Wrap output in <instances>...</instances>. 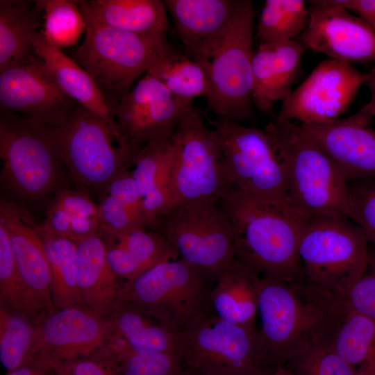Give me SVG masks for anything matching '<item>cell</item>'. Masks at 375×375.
I'll return each mask as SVG.
<instances>
[{
  "label": "cell",
  "mask_w": 375,
  "mask_h": 375,
  "mask_svg": "<svg viewBox=\"0 0 375 375\" xmlns=\"http://www.w3.org/2000/svg\"><path fill=\"white\" fill-rule=\"evenodd\" d=\"M218 205L231 226L236 260L263 278L304 283L299 244L310 219L288 203L235 188Z\"/></svg>",
  "instance_id": "obj_1"
},
{
  "label": "cell",
  "mask_w": 375,
  "mask_h": 375,
  "mask_svg": "<svg viewBox=\"0 0 375 375\" xmlns=\"http://www.w3.org/2000/svg\"><path fill=\"white\" fill-rule=\"evenodd\" d=\"M336 301L306 283L261 278L257 328L263 369L272 372L312 340L325 334Z\"/></svg>",
  "instance_id": "obj_2"
},
{
  "label": "cell",
  "mask_w": 375,
  "mask_h": 375,
  "mask_svg": "<svg viewBox=\"0 0 375 375\" xmlns=\"http://www.w3.org/2000/svg\"><path fill=\"white\" fill-rule=\"evenodd\" d=\"M265 128L285 159L290 204L308 219L318 217L349 219L348 181L301 124L274 120Z\"/></svg>",
  "instance_id": "obj_3"
},
{
  "label": "cell",
  "mask_w": 375,
  "mask_h": 375,
  "mask_svg": "<svg viewBox=\"0 0 375 375\" xmlns=\"http://www.w3.org/2000/svg\"><path fill=\"white\" fill-rule=\"evenodd\" d=\"M80 8L86 29L72 58L93 78L113 115L136 78L174 48L167 37L148 38L123 31L99 22Z\"/></svg>",
  "instance_id": "obj_4"
},
{
  "label": "cell",
  "mask_w": 375,
  "mask_h": 375,
  "mask_svg": "<svg viewBox=\"0 0 375 375\" xmlns=\"http://www.w3.org/2000/svg\"><path fill=\"white\" fill-rule=\"evenodd\" d=\"M255 12L252 1H239L225 29L192 58L208 73L206 99L220 119L240 122L252 114V60Z\"/></svg>",
  "instance_id": "obj_5"
},
{
  "label": "cell",
  "mask_w": 375,
  "mask_h": 375,
  "mask_svg": "<svg viewBox=\"0 0 375 375\" xmlns=\"http://www.w3.org/2000/svg\"><path fill=\"white\" fill-rule=\"evenodd\" d=\"M52 131L77 189L88 194H101L117 176L133 166L142 147L80 105Z\"/></svg>",
  "instance_id": "obj_6"
},
{
  "label": "cell",
  "mask_w": 375,
  "mask_h": 375,
  "mask_svg": "<svg viewBox=\"0 0 375 375\" xmlns=\"http://www.w3.org/2000/svg\"><path fill=\"white\" fill-rule=\"evenodd\" d=\"M369 244L362 229L349 219H310L299 244L304 283L332 299L344 300L367 268Z\"/></svg>",
  "instance_id": "obj_7"
},
{
  "label": "cell",
  "mask_w": 375,
  "mask_h": 375,
  "mask_svg": "<svg viewBox=\"0 0 375 375\" xmlns=\"http://www.w3.org/2000/svg\"><path fill=\"white\" fill-rule=\"evenodd\" d=\"M1 183L13 195L35 201L56 192L64 166L52 127L1 110Z\"/></svg>",
  "instance_id": "obj_8"
},
{
  "label": "cell",
  "mask_w": 375,
  "mask_h": 375,
  "mask_svg": "<svg viewBox=\"0 0 375 375\" xmlns=\"http://www.w3.org/2000/svg\"><path fill=\"white\" fill-rule=\"evenodd\" d=\"M209 282L187 262L173 259L124 281L119 299L178 333L209 310Z\"/></svg>",
  "instance_id": "obj_9"
},
{
  "label": "cell",
  "mask_w": 375,
  "mask_h": 375,
  "mask_svg": "<svg viewBox=\"0 0 375 375\" xmlns=\"http://www.w3.org/2000/svg\"><path fill=\"white\" fill-rule=\"evenodd\" d=\"M171 142L172 209L197 202L218 203L231 188L222 147L218 133L206 126L197 107L181 119Z\"/></svg>",
  "instance_id": "obj_10"
},
{
  "label": "cell",
  "mask_w": 375,
  "mask_h": 375,
  "mask_svg": "<svg viewBox=\"0 0 375 375\" xmlns=\"http://www.w3.org/2000/svg\"><path fill=\"white\" fill-rule=\"evenodd\" d=\"M213 125L220 138L231 188L290 203L286 162L272 134L266 128L222 119Z\"/></svg>",
  "instance_id": "obj_11"
},
{
  "label": "cell",
  "mask_w": 375,
  "mask_h": 375,
  "mask_svg": "<svg viewBox=\"0 0 375 375\" xmlns=\"http://www.w3.org/2000/svg\"><path fill=\"white\" fill-rule=\"evenodd\" d=\"M217 203L176 207L160 219L158 230L179 259L213 282L235 260L231 226Z\"/></svg>",
  "instance_id": "obj_12"
},
{
  "label": "cell",
  "mask_w": 375,
  "mask_h": 375,
  "mask_svg": "<svg viewBox=\"0 0 375 375\" xmlns=\"http://www.w3.org/2000/svg\"><path fill=\"white\" fill-rule=\"evenodd\" d=\"M175 355L185 372L221 369L270 373L261 364L257 328L226 322L210 308L177 333Z\"/></svg>",
  "instance_id": "obj_13"
},
{
  "label": "cell",
  "mask_w": 375,
  "mask_h": 375,
  "mask_svg": "<svg viewBox=\"0 0 375 375\" xmlns=\"http://www.w3.org/2000/svg\"><path fill=\"white\" fill-rule=\"evenodd\" d=\"M371 76V72H361L350 63L326 59L282 102L275 120L308 124L338 119Z\"/></svg>",
  "instance_id": "obj_14"
},
{
  "label": "cell",
  "mask_w": 375,
  "mask_h": 375,
  "mask_svg": "<svg viewBox=\"0 0 375 375\" xmlns=\"http://www.w3.org/2000/svg\"><path fill=\"white\" fill-rule=\"evenodd\" d=\"M34 324L28 362L35 360L50 367L91 356L108 344L115 333L111 319L85 306L54 310Z\"/></svg>",
  "instance_id": "obj_15"
},
{
  "label": "cell",
  "mask_w": 375,
  "mask_h": 375,
  "mask_svg": "<svg viewBox=\"0 0 375 375\" xmlns=\"http://www.w3.org/2000/svg\"><path fill=\"white\" fill-rule=\"evenodd\" d=\"M192 101L174 96L149 73L120 101L113 117L122 134L142 147L151 141L171 139L184 115L194 107Z\"/></svg>",
  "instance_id": "obj_16"
},
{
  "label": "cell",
  "mask_w": 375,
  "mask_h": 375,
  "mask_svg": "<svg viewBox=\"0 0 375 375\" xmlns=\"http://www.w3.org/2000/svg\"><path fill=\"white\" fill-rule=\"evenodd\" d=\"M308 25L297 38L305 48L328 58L351 62H375V33L336 0L308 3Z\"/></svg>",
  "instance_id": "obj_17"
},
{
  "label": "cell",
  "mask_w": 375,
  "mask_h": 375,
  "mask_svg": "<svg viewBox=\"0 0 375 375\" xmlns=\"http://www.w3.org/2000/svg\"><path fill=\"white\" fill-rule=\"evenodd\" d=\"M78 105L59 89L36 55L0 72L1 110L55 127L62 124Z\"/></svg>",
  "instance_id": "obj_18"
},
{
  "label": "cell",
  "mask_w": 375,
  "mask_h": 375,
  "mask_svg": "<svg viewBox=\"0 0 375 375\" xmlns=\"http://www.w3.org/2000/svg\"><path fill=\"white\" fill-rule=\"evenodd\" d=\"M374 116L364 106L356 114L319 124H301L349 182L375 180Z\"/></svg>",
  "instance_id": "obj_19"
},
{
  "label": "cell",
  "mask_w": 375,
  "mask_h": 375,
  "mask_svg": "<svg viewBox=\"0 0 375 375\" xmlns=\"http://www.w3.org/2000/svg\"><path fill=\"white\" fill-rule=\"evenodd\" d=\"M0 224L7 231L19 272L40 318L55 309L51 268L36 224L18 205L4 198L0 201Z\"/></svg>",
  "instance_id": "obj_20"
},
{
  "label": "cell",
  "mask_w": 375,
  "mask_h": 375,
  "mask_svg": "<svg viewBox=\"0 0 375 375\" xmlns=\"http://www.w3.org/2000/svg\"><path fill=\"white\" fill-rule=\"evenodd\" d=\"M305 49L297 40L260 44L252 60V103L259 110L271 113L290 96Z\"/></svg>",
  "instance_id": "obj_21"
},
{
  "label": "cell",
  "mask_w": 375,
  "mask_h": 375,
  "mask_svg": "<svg viewBox=\"0 0 375 375\" xmlns=\"http://www.w3.org/2000/svg\"><path fill=\"white\" fill-rule=\"evenodd\" d=\"M174 156L171 139L151 141L142 147L133 166V176L149 228L158 230L160 219L172 210Z\"/></svg>",
  "instance_id": "obj_22"
},
{
  "label": "cell",
  "mask_w": 375,
  "mask_h": 375,
  "mask_svg": "<svg viewBox=\"0 0 375 375\" xmlns=\"http://www.w3.org/2000/svg\"><path fill=\"white\" fill-rule=\"evenodd\" d=\"M185 54L192 58L227 26L238 7L233 0H165Z\"/></svg>",
  "instance_id": "obj_23"
},
{
  "label": "cell",
  "mask_w": 375,
  "mask_h": 375,
  "mask_svg": "<svg viewBox=\"0 0 375 375\" xmlns=\"http://www.w3.org/2000/svg\"><path fill=\"white\" fill-rule=\"evenodd\" d=\"M33 47L35 55L42 60L53 81L64 94L101 117L115 131L120 132L100 89L79 64L61 49L49 45L40 31L33 40Z\"/></svg>",
  "instance_id": "obj_24"
},
{
  "label": "cell",
  "mask_w": 375,
  "mask_h": 375,
  "mask_svg": "<svg viewBox=\"0 0 375 375\" xmlns=\"http://www.w3.org/2000/svg\"><path fill=\"white\" fill-rule=\"evenodd\" d=\"M78 284L85 306L109 318L119 301V277L107 259L106 244L99 234L76 243Z\"/></svg>",
  "instance_id": "obj_25"
},
{
  "label": "cell",
  "mask_w": 375,
  "mask_h": 375,
  "mask_svg": "<svg viewBox=\"0 0 375 375\" xmlns=\"http://www.w3.org/2000/svg\"><path fill=\"white\" fill-rule=\"evenodd\" d=\"M260 279L235 259L210 288V310L226 322L256 330Z\"/></svg>",
  "instance_id": "obj_26"
},
{
  "label": "cell",
  "mask_w": 375,
  "mask_h": 375,
  "mask_svg": "<svg viewBox=\"0 0 375 375\" xmlns=\"http://www.w3.org/2000/svg\"><path fill=\"white\" fill-rule=\"evenodd\" d=\"M325 336L335 352L364 375H375V322L338 301Z\"/></svg>",
  "instance_id": "obj_27"
},
{
  "label": "cell",
  "mask_w": 375,
  "mask_h": 375,
  "mask_svg": "<svg viewBox=\"0 0 375 375\" xmlns=\"http://www.w3.org/2000/svg\"><path fill=\"white\" fill-rule=\"evenodd\" d=\"M80 7L99 22L148 38H166L168 19L160 0H78Z\"/></svg>",
  "instance_id": "obj_28"
},
{
  "label": "cell",
  "mask_w": 375,
  "mask_h": 375,
  "mask_svg": "<svg viewBox=\"0 0 375 375\" xmlns=\"http://www.w3.org/2000/svg\"><path fill=\"white\" fill-rule=\"evenodd\" d=\"M43 24L35 1H0V72L35 56L33 40Z\"/></svg>",
  "instance_id": "obj_29"
},
{
  "label": "cell",
  "mask_w": 375,
  "mask_h": 375,
  "mask_svg": "<svg viewBox=\"0 0 375 375\" xmlns=\"http://www.w3.org/2000/svg\"><path fill=\"white\" fill-rule=\"evenodd\" d=\"M43 226L76 243L100 235L98 204L78 189H58L49 203Z\"/></svg>",
  "instance_id": "obj_30"
},
{
  "label": "cell",
  "mask_w": 375,
  "mask_h": 375,
  "mask_svg": "<svg viewBox=\"0 0 375 375\" xmlns=\"http://www.w3.org/2000/svg\"><path fill=\"white\" fill-rule=\"evenodd\" d=\"M51 272V298L55 310L85 306L78 284L77 246L42 224L36 225ZM86 307V306H85Z\"/></svg>",
  "instance_id": "obj_31"
},
{
  "label": "cell",
  "mask_w": 375,
  "mask_h": 375,
  "mask_svg": "<svg viewBox=\"0 0 375 375\" xmlns=\"http://www.w3.org/2000/svg\"><path fill=\"white\" fill-rule=\"evenodd\" d=\"M116 333L135 351L176 353L177 333L119 299L109 317ZM176 356V355H175Z\"/></svg>",
  "instance_id": "obj_32"
},
{
  "label": "cell",
  "mask_w": 375,
  "mask_h": 375,
  "mask_svg": "<svg viewBox=\"0 0 375 375\" xmlns=\"http://www.w3.org/2000/svg\"><path fill=\"white\" fill-rule=\"evenodd\" d=\"M147 73L156 77L180 99L193 101L198 97L207 99L210 94L206 67L175 49L162 56Z\"/></svg>",
  "instance_id": "obj_33"
},
{
  "label": "cell",
  "mask_w": 375,
  "mask_h": 375,
  "mask_svg": "<svg viewBox=\"0 0 375 375\" xmlns=\"http://www.w3.org/2000/svg\"><path fill=\"white\" fill-rule=\"evenodd\" d=\"M308 3L303 0H266L256 27L260 44L297 38L309 21Z\"/></svg>",
  "instance_id": "obj_34"
},
{
  "label": "cell",
  "mask_w": 375,
  "mask_h": 375,
  "mask_svg": "<svg viewBox=\"0 0 375 375\" xmlns=\"http://www.w3.org/2000/svg\"><path fill=\"white\" fill-rule=\"evenodd\" d=\"M92 358L115 369L118 375H185L177 357L169 353L105 347Z\"/></svg>",
  "instance_id": "obj_35"
},
{
  "label": "cell",
  "mask_w": 375,
  "mask_h": 375,
  "mask_svg": "<svg viewBox=\"0 0 375 375\" xmlns=\"http://www.w3.org/2000/svg\"><path fill=\"white\" fill-rule=\"evenodd\" d=\"M43 14L40 33L51 46L61 49L75 45L85 32L84 15L74 0H36Z\"/></svg>",
  "instance_id": "obj_36"
},
{
  "label": "cell",
  "mask_w": 375,
  "mask_h": 375,
  "mask_svg": "<svg viewBox=\"0 0 375 375\" xmlns=\"http://www.w3.org/2000/svg\"><path fill=\"white\" fill-rule=\"evenodd\" d=\"M35 334L34 322L0 306V360L11 371L28 362Z\"/></svg>",
  "instance_id": "obj_37"
},
{
  "label": "cell",
  "mask_w": 375,
  "mask_h": 375,
  "mask_svg": "<svg viewBox=\"0 0 375 375\" xmlns=\"http://www.w3.org/2000/svg\"><path fill=\"white\" fill-rule=\"evenodd\" d=\"M284 366L295 375H364L335 352L325 334L302 347Z\"/></svg>",
  "instance_id": "obj_38"
},
{
  "label": "cell",
  "mask_w": 375,
  "mask_h": 375,
  "mask_svg": "<svg viewBox=\"0 0 375 375\" xmlns=\"http://www.w3.org/2000/svg\"><path fill=\"white\" fill-rule=\"evenodd\" d=\"M1 303L33 322L38 318L34 303L17 267L7 231L0 224Z\"/></svg>",
  "instance_id": "obj_39"
},
{
  "label": "cell",
  "mask_w": 375,
  "mask_h": 375,
  "mask_svg": "<svg viewBox=\"0 0 375 375\" xmlns=\"http://www.w3.org/2000/svg\"><path fill=\"white\" fill-rule=\"evenodd\" d=\"M103 240L106 244H115L126 250L142 272L158 263L178 259L166 238L159 231H147L145 228L138 227Z\"/></svg>",
  "instance_id": "obj_40"
},
{
  "label": "cell",
  "mask_w": 375,
  "mask_h": 375,
  "mask_svg": "<svg viewBox=\"0 0 375 375\" xmlns=\"http://www.w3.org/2000/svg\"><path fill=\"white\" fill-rule=\"evenodd\" d=\"M349 219L362 229L375 248V180L349 182Z\"/></svg>",
  "instance_id": "obj_41"
},
{
  "label": "cell",
  "mask_w": 375,
  "mask_h": 375,
  "mask_svg": "<svg viewBox=\"0 0 375 375\" xmlns=\"http://www.w3.org/2000/svg\"><path fill=\"white\" fill-rule=\"evenodd\" d=\"M98 204L100 235L103 239L115 237L134 228H147L124 205L103 193Z\"/></svg>",
  "instance_id": "obj_42"
},
{
  "label": "cell",
  "mask_w": 375,
  "mask_h": 375,
  "mask_svg": "<svg viewBox=\"0 0 375 375\" xmlns=\"http://www.w3.org/2000/svg\"><path fill=\"white\" fill-rule=\"evenodd\" d=\"M341 301L347 308L375 322V248L372 246L364 274Z\"/></svg>",
  "instance_id": "obj_43"
},
{
  "label": "cell",
  "mask_w": 375,
  "mask_h": 375,
  "mask_svg": "<svg viewBox=\"0 0 375 375\" xmlns=\"http://www.w3.org/2000/svg\"><path fill=\"white\" fill-rule=\"evenodd\" d=\"M103 193L119 201L138 217L147 228H149L144 215L140 196L132 170L125 171L117 176L108 185Z\"/></svg>",
  "instance_id": "obj_44"
},
{
  "label": "cell",
  "mask_w": 375,
  "mask_h": 375,
  "mask_svg": "<svg viewBox=\"0 0 375 375\" xmlns=\"http://www.w3.org/2000/svg\"><path fill=\"white\" fill-rule=\"evenodd\" d=\"M69 375H118L113 368L90 357H82L62 364Z\"/></svg>",
  "instance_id": "obj_45"
},
{
  "label": "cell",
  "mask_w": 375,
  "mask_h": 375,
  "mask_svg": "<svg viewBox=\"0 0 375 375\" xmlns=\"http://www.w3.org/2000/svg\"><path fill=\"white\" fill-rule=\"evenodd\" d=\"M52 368L37 361H31L21 367L8 371L6 375H49Z\"/></svg>",
  "instance_id": "obj_46"
},
{
  "label": "cell",
  "mask_w": 375,
  "mask_h": 375,
  "mask_svg": "<svg viewBox=\"0 0 375 375\" xmlns=\"http://www.w3.org/2000/svg\"><path fill=\"white\" fill-rule=\"evenodd\" d=\"M274 372L271 373H247L228 369H209L203 371L185 372V375H274Z\"/></svg>",
  "instance_id": "obj_47"
},
{
  "label": "cell",
  "mask_w": 375,
  "mask_h": 375,
  "mask_svg": "<svg viewBox=\"0 0 375 375\" xmlns=\"http://www.w3.org/2000/svg\"><path fill=\"white\" fill-rule=\"evenodd\" d=\"M371 73L372 76L366 83L371 92V99L365 107L375 117V72H371Z\"/></svg>",
  "instance_id": "obj_48"
},
{
  "label": "cell",
  "mask_w": 375,
  "mask_h": 375,
  "mask_svg": "<svg viewBox=\"0 0 375 375\" xmlns=\"http://www.w3.org/2000/svg\"><path fill=\"white\" fill-rule=\"evenodd\" d=\"M51 368L56 375H69L65 367L62 364H53Z\"/></svg>",
  "instance_id": "obj_49"
},
{
  "label": "cell",
  "mask_w": 375,
  "mask_h": 375,
  "mask_svg": "<svg viewBox=\"0 0 375 375\" xmlns=\"http://www.w3.org/2000/svg\"><path fill=\"white\" fill-rule=\"evenodd\" d=\"M274 375H295L286 367L282 366L274 372Z\"/></svg>",
  "instance_id": "obj_50"
},
{
  "label": "cell",
  "mask_w": 375,
  "mask_h": 375,
  "mask_svg": "<svg viewBox=\"0 0 375 375\" xmlns=\"http://www.w3.org/2000/svg\"><path fill=\"white\" fill-rule=\"evenodd\" d=\"M49 375H56L54 370L52 369V370L51 371V372L49 374Z\"/></svg>",
  "instance_id": "obj_51"
},
{
  "label": "cell",
  "mask_w": 375,
  "mask_h": 375,
  "mask_svg": "<svg viewBox=\"0 0 375 375\" xmlns=\"http://www.w3.org/2000/svg\"><path fill=\"white\" fill-rule=\"evenodd\" d=\"M371 72H375V67H374Z\"/></svg>",
  "instance_id": "obj_52"
},
{
  "label": "cell",
  "mask_w": 375,
  "mask_h": 375,
  "mask_svg": "<svg viewBox=\"0 0 375 375\" xmlns=\"http://www.w3.org/2000/svg\"><path fill=\"white\" fill-rule=\"evenodd\" d=\"M374 32L375 33V29L374 30Z\"/></svg>",
  "instance_id": "obj_53"
}]
</instances>
